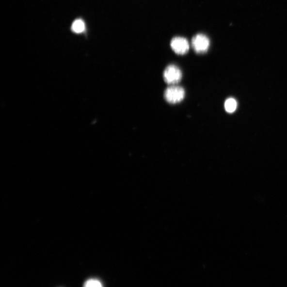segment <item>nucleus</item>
<instances>
[{
	"label": "nucleus",
	"instance_id": "1",
	"mask_svg": "<svg viewBox=\"0 0 287 287\" xmlns=\"http://www.w3.org/2000/svg\"><path fill=\"white\" fill-rule=\"evenodd\" d=\"M185 92L183 88L179 86H170L164 93L165 100L170 103H179L183 100Z\"/></svg>",
	"mask_w": 287,
	"mask_h": 287
},
{
	"label": "nucleus",
	"instance_id": "3",
	"mask_svg": "<svg viewBox=\"0 0 287 287\" xmlns=\"http://www.w3.org/2000/svg\"><path fill=\"white\" fill-rule=\"evenodd\" d=\"M192 47L198 53L206 52L209 46V41L205 35L197 34L192 38Z\"/></svg>",
	"mask_w": 287,
	"mask_h": 287
},
{
	"label": "nucleus",
	"instance_id": "4",
	"mask_svg": "<svg viewBox=\"0 0 287 287\" xmlns=\"http://www.w3.org/2000/svg\"><path fill=\"white\" fill-rule=\"evenodd\" d=\"M171 47L175 53L179 55L185 54L190 48L189 42L186 38L181 37L174 38L171 42Z\"/></svg>",
	"mask_w": 287,
	"mask_h": 287
},
{
	"label": "nucleus",
	"instance_id": "2",
	"mask_svg": "<svg viewBox=\"0 0 287 287\" xmlns=\"http://www.w3.org/2000/svg\"><path fill=\"white\" fill-rule=\"evenodd\" d=\"M164 80L167 84L174 85L177 84L182 79V73L180 69L175 65H170L163 73Z\"/></svg>",
	"mask_w": 287,
	"mask_h": 287
},
{
	"label": "nucleus",
	"instance_id": "5",
	"mask_svg": "<svg viewBox=\"0 0 287 287\" xmlns=\"http://www.w3.org/2000/svg\"><path fill=\"white\" fill-rule=\"evenodd\" d=\"M71 29L74 32L80 34L84 32L85 29L84 22L81 19L76 20L72 25Z\"/></svg>",
	"mask_w": 287,
	"mask_h": 287
},
{
	"label": "nucleus",
	"instance_id": "6",
	"mask_svg": "<svg viewBox=\"0 0 287 287\" xmlns=\"http://www.w3.org/2000/svg\"><path fill=\"white\" fill-rule=\"evenodd\" d=\"M237 106V102L235 99L233 98H228V100L225 101L224 104L226 112L229 113H233L235 112Z\"/></svg>",
	"mask_w": 287,
	"mask_h": 287
},
{
	"label": "nucleus",
	"instance_id": "7",
	"mask_svg": "<svg viewBox=\"0 0 287 287\" xmlns=\"http://www.w3.org/2000/svg\"><path fill=\"white\" fill-rule=\"evenodd\" d=\"M83 287H103V286L100 280L90 279L86 281Z\"/></svg>",
	"mask_w": 287,
	"mask_h": 287
}]
</instances>
